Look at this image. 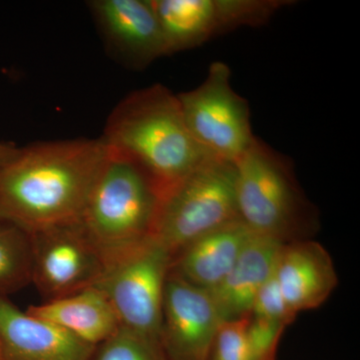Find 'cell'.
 <instances>
[{
    "label": "cell",
    "instance_id": "1",
    "mask_svg": "<svg viewBox=\"0 0 360 360\" xmlns=\"http://www.w3.org/2000/svg\"><path fill=\"white\" fill-rule=\"evenodd\" d=\"M106 153L101 139L20 148L0 167V220L30 233L79 221Z\"/></svg>",
    "mask_w": 360,
    "mask_h": 360
},
{
    "label": "cell",
    "instance_id": "2",
    "mask_svg": "<svg viewBox=\"0 0 360 360\" xmlns=\"http://www.w3.org/2000/svg\"><path fill=\"white\" fill-rule=\"evenodd\" d=\"M101 139L139 165L163 196L208 158L187 129L177 94L162 84L123 98Z\"/></svg>",
    "mask_w": 360,
    "mask_h": 360
},
{
    "label": "cell",
    "instance_id": "3",
    "mask_svg": "<svg viewBox=\"0 0 360 360\" xmlns=\"http://www.w3.org/2000/svg\"><path fill=\"white\" fill-rule=\"evenodd\" d=\"M162 200L139 165L108 148L79 222L108 262L153 236Z\"/></svg>",
    "mask_w": 360,
    "mask_h": 360
},
{
    "label": "cell",
    "instance_id": "4",
    "mask_svg": "<svg viewBox=\"0 0 360 360\" xmlns=\"http://www.w3.org/2000/svg\"><path fill=\"white\" fill-rule=\"evenodd\" d=\"M234 163L239 217L250 231L283 243L307 239L316 215L290 161L255 136Z\"/></svg>",
    "mask_w": 360,
    "mask_h": 360
},
{
    "label": "cell",
    "instance_id": "5",
    "mask_svg": "<svg viewBox=\"0 0 360 360\" xmlns=\"http://www.w3.org/2000/svg\"><path fill=\"white\" fill-rule=\"evenodd\" d=\"M238 220L236 163L208 156L163 196L153 238L174 257L195 239Z\"/></svg>",
    "mask_w": 360,
    "mask_h": 360
},
{
    "label": "cell",
    "instance_id": "6",
    "mask_svg": "<svg viewBox=\"0 0 360 360\" xmlns=\"http://www.w3.org/2000/svg\"><path fill=\"white\" fill-rule=\"evenodd\" d=\"M172 255L153 236L104 264L94 285L115 309L120 324L160 343L161 314Z\"/></svg>",
    "mask_w": 360,
    "mask_h": 360
},
{
    "label": "cell",
    "instance_id": "7",
    "mask_svg": "<svg viewBox=\"0 0 360 360\" xmlns=\"http://www.w3.org/2000/svg\"><path fill=\"white\" fill-rule=\"evenodd\" d=\"M187 129L206 155L236 160L255 139L248 101L232 89L229 65L215 61L202 84L177 94Z\"/></svg>",
    "mask_w": 360,
    "mask_h": 360
},
{
    "label": "cell",
    "instance_id": "8",
    "mask_svg": "<svg viewBox=\"0 0 360 360\" xmlns=\"http://www.w3.org/2000/svg\"><path fill=\"white\" fill-rule=\"evenodd\" d=\"M292 4L286 0H151L167 56L243 26L264 25Z\"/></svg>",
    "mask_w": 360,
    "mask_h": 360
},
{
    "label": "cell",
    "instance_id": "9",
    "mask_svg": "<svg viewBox=\"0 0 360 360\" xmlns=\"http://www.w3.org/2000/svg\"><path fill=\"white\" fill-rule=\"evenodd\" d=\"M32 283L49 300L94 285L104 259L79 221L32 232Z\"/></svg>",
    "mask_w": 360,
    "mask_h": 360
},
{
    "label": "cell",
    "instance_id": "10",
    "mask_svg": "<svg viewBox=\"0 0 360 360\" xmlns=\"http://www.w3.org/2000/svg\"><path fill=\"white\" fill-rule=\"evenodd\" d=\"M224 321L210 291L191 285L169 272L160 335L167 360H205Z\"/></svg>",
    "mask_w": 360,
    "mask_h": 360
},
{
    "label": "cell",
    "instance_id": "11",
    "mask_svg": "<svg viewBox=\"0 0 360 360\" xmlns=\"http://www.w3.org/2000/svg\"><path fill=\"white\" fill-rule=\"evenodd\" d=\"M94 20L106 49L131 70H143L167 56L151 0H92Z\"/></svg>",
    "mask_w": 360,
    "mask_h": 360
},
{
    "label": "cell",
    "instance_id": "12",
    "mask_svg": "<svg viewBox=\"0 0 360 360\" xmlns=\"http://www.w3.org/2000/svg\"><path fill=\"white\" fill-rule=\"evenodd\" d=\"M96 347L0 293V360H91Z\"/></svg>",
    "mask_w": 360,
    "mask_h": 360
},
{
    "label": "cell",
    "instance_id": "13",
    "mask_svg": "<svg viewBox=\"0 0 360 360\" xmlns=\"http://www.w3.org/2000/svg\"><path fill=\"white\" fill-rule=\"evenodd\" d=\"M276 276L288 307L296 314L321 307L338 283L328 250L310 239L284 243L277 258Z\"/></svg>",
    "mask_w": 360,
    "mask_h": 360
},
{
    "label": "cell",
    "instance_id": "14",
    "mask_svg": "<svg viewBox=\"0 0 360 360\" xmlns=\"http://www.w3.org/2000/svg\"><path fill=\"white\" fill-rule=\"evenodd\" d=\"M251 234L241 220L210 232L177 251L169 272L201 290H214L231 271Z\"/></svg>",
    "mask_w": 360,
    "mask_h": 360
},
{
    "label": "cell",
    "instance_id": "15",
    "mask_svg": "<svg viewBox=\"0 0 360 360\" xmlns=\"http://www.w3.org/2000/svg\"><path fill=\"white\" fill-rule=\"evenodd\" d=\"M283 245L252 232L229 274L210 291L224 321L250 316L255 295L274 274Z\"/></svg>",
    "mask_w": 360,
    "mask_h": 360
},
{
    "label": "cell",
    "instance_id": "16",
    "mask_svg": "<svg viewBox=\"0 0 360 360\" xmlns=\"http://www.w3.org/2000/svg\"><path fill=\"white\" fill-rule=\"evenodd\" d=\"M26 311L65 328L94 347L115 335L122 326L110 300L96 286L44 304L32 305Z\"/></svg>",
    "mask_w": 360,
    "mask_h": 360
},
{
    "label": "cell",
    "instance_id": "17",
    "mask_svg": "<svg viewBox=\"0 0 360 360\" xmlns=\"http://www.w3.org/2000/svg\"><path fill=\"white\" fill-rule=\"evenodd\" d=\"M32 233L0 220V293L8 295L32 283Z\"/></svg>",
    "mask_w": 360,
    "mask_h": 360
},
{
    "label": "cell",
    "instance_id": "18",
    "mask_svg": "<svg viewBox=\"0 0 360 360\" xmlns=\"http://www.w3.org/2000/svg\"><path fill=\"white\" fill-rule=\"evenodd\" d=\"M91 360H167L158 341L120 326L96 345Z\"/></svg>",
    "mask_w": 360,
    "mask_h": 360
},
{
    "label": "cell",
    "instance_id": "19",
    "mask_svg": "<svg viewBox=\"0 0 360 360\" xmlns=\"http://www.w3.org/2000/svg\"><path fill=\"white\" fill-rule=\"evenodd\" d=\"M288 326L251 316L246 328L248 360H276L279 340Z\"/></svg>",
    "mask_w": 360,
    "mask_h": 360
},
{
    "label": "cell",
    "instance_id": "20",
    "mask_svg": "<svg viewBox=\"0 0 360 360\" xmlns=\"http://www.w3.org/2000/svg\"><path fill=\"white\" fill-rule=\"evenodd\" d=\"M250 316L224 321L212 341L205 360H248L246 328Z\"/></svg>",
    "mask_w": 360,
    "mask_h": 360
},
{
    "label": "cell",
    "instance_id": "21",
    "mask_svg": "<svg viewBox=\"0 0 360 360\" xmlns=\"http://www.w3.org/2000/svg\"><path fill=\"white\" fill-rule=\"evenodd\" d=\"M251 316L281 322L285 326L295 321L296 314L288 307L276 276V269L258 290L251 307Z\"/></svg>",
    "mask_w": 360,
    "mask_h": 360
},
{
    "label": "cell",
    "instance_id": "22",
    "mask_svg": "<svg viewBox=\"0 0 360 360\" xmlns=\"http://www.w3.org/2000/svg\"><path fill=\"white\" fill-rule=\"evenodd\" d=\"M20 148L13 144L1 143L0 142V167L13 160L20 153Z\"/></svg>",
    "mask_w": 360,
    "mask_h": 360
}]
</instances>
